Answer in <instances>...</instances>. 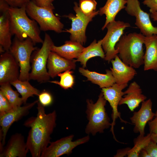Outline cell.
<instances>
[{
    "instance_id": "6da1fadb",
    "label": "cell",
    "mask_w": 157,
    "mask_h": 157,
    "mask_svg": "<svg viewBox=\"0 0 157 157\" xmlns=\"http://www.w3.org/2000/svg\"><path fill=\"white\" fill-rule=\"evenodd\" d=\"M37 104L36 116L30 117L24 124L25 126L30 128L26 143L32 157H41L51 142V135L56 126V111L47 114L44 107L39 101Z\"/></svg>"
},
{
    "instance_id": "7a4b0ae2",
    "label": "cell",
    "mask_w": 157,
    "mask_h": 157,
    "mask_svg": "<svg viewBox=\"0 0 157 157\" xmlns=\"http://www.w3.org/2000/svg\"><path fill=\"white\" fill-rule=\"evenodd\" d=\"M26 6L10 7L9 9L12 35L20 40L29 38L35 44H42L43 40L40 35V27L35 20L31 19L28 16Z\"/></svg>"
},
{
    "instance_id": "3957f363",
    "label": "cell",
    "mask_w": 157,
    "mask_h": 157,
    "mask_svg": "<svg viewBox=\"0 0 157 157\" xmlns=\"http://www.w3.org/2000/svg\"><path fill=\"white\" fill-rule=\"evenodd\" d=\"M145 37L141 33L135 32L122 35L115 47L122 61L135 69L143 64Z\"/></svg>"
},
{
    "instance_id": "277c9868",
    "label": "cell",
    "mask_w": 157,
    "mask_h": 157,
    "mask_svg": "<svg viewBox=\"0 0 157 157\" xmlns=\"http://www.w3.org/2000/svg\"><path fill=\"white\" fill-rule=\"evenodd\" d=\"M106 101L101 92L95 103L92 100L87 99L85 113L88 121L85 129L87 134L95 135L98 133H102L111 126V123L105 108Z\"/></svg>"
},
{
    "instance_id": "5b68a950",
    "label": "cell",
    "mask_w": 157,
    "mask_h": 157,
    "mask_svg": "<svg viewBox=\"0 0 157 157\" xmlns=\"http://www.w3.org/2000/svg\"><path fill=\"white\" fill-rule=\"evenodd\" d=\"M53 44L50 35L45 33L41 47L38 48L32 53L29 80H34L40 83L49 81L50 77L48 73L47 63L51 47Z\"/></svg>"
},
{
    "instance_id": "8992f818",
    "label": "cell",
    "mask_w": 157,
    "mask_h": 157,
    "mask_svg": "<svg viewBox=\"0 0 157 157\" xmlns=\"http://www.w3.org/2000/svg\"><path fill=\"white\" fill-rule=\"evenodd\" d=\"M32 40L28 38L20 40L14 38L9 51L18 62L20 68L19 79L22 81L28 80L31 67V59L33 52L38 48Z\"/></svg>"
},
{
    "instance_id": "52a82bcc",
    "label": "cell",
    "mask_w": 157,
    "mask_h": 157,
    "mask_svg": "<svg viewBox=\"0 0 157 157\" xmlns=\"http://www.w3.org/2000/svg\"><path fill=\"white\" fill-rule=\"evenodd\" d=\"M53 10L38 6L33 0H31L26 6L27 15L39 24L41 31H52L60 33L63 31L64 25L60 22V18L54 14Z\"/></svg>"
},
{
    "instance_id": "ba28073f",
    "label": "cell",
    "mask_w": 157,
    "mask_h": 157,
    "mask_svg": "<svg viewBox=\"0 0 157 157\" xmlns=\"http://www.w3.org/2000/svg\"><path fill=\"white\" fill-rule=\"evenodd\" d=\"M74 3V10L76 15L70 14L64 16L72 21L71 28L63 31L70 33V40L78 42L83 45L86 41L85 31L87 26L92 19L99 14V10L96 11L90 15H87L81 11L77 2Z\"/></svg>"
},
{
    "instance_id": "9c48e42d",
    "label": "cell",
    "mask_w": 157,
    "mask_h": 157,
    "mask_svg": "<svg viewBox=\"0 0 157 157\" xmlns=\"http://www.w3.org/2000/svg\"><path fill=\"white\" fill-rule=\"evenodd\" d=\"M130 26L129 23L120 20H115L107 25V31L102 39V43L105 54V60L109 63L118 55L115 48L116 44L123 35L124 29Z\"/></svg>"
},
{
    "instance_id": "30bf717a",
    "label": "cell",
    "mask_w": 157,
    "mask_h": 157,
    "mask_svg": "<svg viewBox=\"0 0 157 157\" xmlns=\"http://www.w3.org/2000/svg\"><path fill=\"white\" fill-rule=\"evenodd\" d=\"M73 135L63 137L53 142L42 153L40 157H59L64 155H69L72 150L78 146L88 142L89 135L73 141Z\"/></svg>"
},
{
    "instance_id": "8fae6325",
    "label": "cell",
    "mask_w": 157,
    "mask_h": 157,
    "mask_svg": "<svg viewBox=\"0 0 157 157\" xmlns=\"http://www.w3.org/2000/svg\"><path fill=\"white\" fill-rule=\"evenodd\" d=\"M125 10L129 15L136 18L135 25L141 33L145 36L157 35V27L153 26L150 18V14L142 10L138 0H126Z\"/></svg>"
},
{
    "instance_id": "7c38bea8",
    "label": "cell",
    "mask_w": 157,
    "mask_h": 157,
    "mask_svg": "<svg viewBox=\"0 0 157 157\" xmlns=\"http://www.w3.org/2000/svg\"><path fill=\"white\" fill-rule=\"evenodd\" d=\"M127 85L128 84L120 85L115 83L109 87L101 88V92L103 93L105 99L109 103L112 109V122L110 130L114 138L117 142L118 141L115 138L114 131L116 120L119 118L121 122L125 123L127 122L122 119L120 113L118 110V106L119 102L124 94V92L123 90L127 87Z\"/></svg>"
},
{
    "instance_id": "4fadbf2b",
    "label": "cell",
    "mask_w": 157,
    "mask_h": 157,
    "mask_svg": "<svg viewBox=\"0 0 157 157\" xmlns=\"http://www.w3.org/2000/svg\"><path fill=\"white\" fill-rule=\"evenodd\" d=\"M38 101L36 100L33 102L12 108L9 111L0 116V132L2 134L1 142L3 146L5 145L7 132L12 124L27 115L30 110Z\"/></svg>"
},
{
    "instance_id": "5bb4252c",
    "label": "cell",
    "mask_w": 157,
    "mask_h": 157,
    "mask_svg": "<svg viewBox=\"0 0 157 157\" xmlns=\"http://www.w3.org/2000/svg\"><path fill=\"white\" fill-rule=\"evenodd\" d=\"M20 68L19 64L9 51L0 56V85L11 83L19 79Z\"/></svg>"
},
{
    "instance_id": "9a60e30c",
    "label": "cell",
    "mask_w": 157,
    "mask_h": 157,
    "mask_svg": "<svg viewBox=\"0 0 157 157\" xmlns=\"http://www.w3.org/2000/svg\"><path fill=\"white\" fill-rule=\"evenodd\" d=\"M152 103L150 99L142 103L140 109L134 112L130 118L132 123L134 125L133 131L141 135H145V128L147 124L154 117L155 113L152 110Z\"/></svg>"
},
{
    "instance_id": "2e32d148",
    "label": "cell",
    "mask_w": 157,
    "mask_h": 157,
    "mask_svg": "<svg viewBox=\"0 0 157 157\" xmlns=\"http://www.w3.org/2000/svg\"><path fill=\"white\" fill-rule=\"evenodd\" d=\"M29 151L24 136L16 133L10 137L0 153V157H26Z\"/></svg>"
},
{
    "instance_id": "e0dca14e",
    "label": "cell",
    "mask_w": 157,
    "mask_h": 157,
    "mask_svg": "<svg viewBox=\"0 0 157 157\" xmlns=\"http://www.w3.org/2000/svg\"><path fill=\"white\" fill-rule=\"evenodd\" d=\"M76 62L74 59L65 58L51 51L47 63L48 74L50 77L54 78L60 73L67 70L75 69Z\"/></svg>"
},
{
    "instance_id": "ac0fdd59",
    "label": "cell",
    "mask_w": 157,
    "mask_h": 157,
    "mask_svg": "<svg viewBox=\"0 0 157 157\" xmlns=\"http://www.w3.org/2000/svg\"><path fill=\"white\" fill-rule=\"evenodd\" d=\"M110 62L112 65L110 70L117 84H128L137 74L135 68L123 62L118 55Z\"/></svg>"
},
{
    "instance_id": "d6986e66",
    "label": "cell",
    "mask_w": 157,
    "mask_h": 157,
    "mask_svg": "<svg viewBox=\"0 0 157 157\" xmlns=\"http://www.w3.org/2000/svg\"><path fill=\"white\" fill-rule=\"evenodd\" d=\"M124 92V94L119 102V105H126L131 112L134 111L147 98L142 94L140 86L135 81L131 83Z\"/></svg>"
},
{
    "instance_id": "ffe728a7",
    "label": "cell",
    "mask_w": 157,
    "mask_h": 157,
    "mask_svg": "<svg viewBox=\"0 0 157 157\" xmlns=\"http://www.w3.org/2000/svg\"><path fill=\"white\" fill-rule=\"evenodd\" d=\"M146 50L144 56V70L157 71V35L145 36Z\"/></svg>"
},
{
    "instance_id": "44dd1931",
    "label": "cell",
    "mask_w": 157,
    "mask_h": 157,
    "mask_svg": "<svg viewBox=\"0 0 157 157\" xmlns=\"http://www.w3.org/2000/svg\"><path fill=\"white\" fill-rule=\"evenodd\" d=\"M78 71L82 75L87 78V81L98 85L101 88L109 87L115 83L110 70L106 69L105 74L91 71L83 67H80Z\"/></svg>"
},
{
    "instance_id": "7402d4cb",
    "label": "cell",
    "mask_w": 157,
    "mask_h": 157,
    "mask_svg": "<svg viewBox=\"0 0 157 157\" xmlns=\"http://www.w3.org/2000/svg\"><path fill=\"white\" fill-rule=\"evenodd\" d=\"M83 45L80 43L72 41H66L64 44L56 46L53 44L51 47V51L65 58L73 60L77 58L84 48Z\"/></svg>"
},
{
    "instance_id": "603a6c76",
    "label": "cell",
    "mask_w": 157,
    "mask_h": 157,
    "mask_svg": "<svg viewBox=\"0 0 157 157\" xmlns=\"http://www.w3.org/2000/svg\"><path fill=\"white\" fill-rule=\"evenodd\" d=\"M127 3L126 0H107L105 5L100 8L99 14L106 16L105 23L102 28L104 30L109 23L115 20V18L118 13L125 9Z\"/></svg>"
},
{
    "instance_id": "cb8c5ba5",
    "label": "cell",
    "mask_w": 157,
    "mask_h": 157,
    "mask_svg": "<svg viewBox=\"0 0 157 157\" xmlns=\"http://www.w3.org/2000/svg\"><path fill=\"white\" fill-rule=\"evenodd\" d=\"M12 35L8 11L0 13V47L5 51H9L11 46Z\"/></svg>"
},
{
    "instance_id": "d4e9b609",
    "label": "cell",
    "mask_w": 157,
    "mask_h": 157,
    "mask_svg": "<svg viewBox=\"0 0 157 157\" xmlns=\"http://www.w3.org/2000/svg\"><path fill=\"white\" fill-rule=\"evenodd\" d=\"M102 39L97 42L94 40L88 47H85L79 56L76 60L79 62L83 68L86 67L87 61L90 58L99 56L104 59L105 54L103 49Z\"/></svg>"
},
{
    "instance_id": "484cf974",
    "label": "cell",
    "mask_w": 157,
    "mask_h": 157,
    "mask_svg": "<svg viewBox=\"0 0 157 157\" xmlns=\"http://www.w3.org/2000/svg\"><path fill=\"white\" fill-rule=\"evenodd\" d=\"M29 81H22L18 79L10 83L21 95L24 104H26L29 97L34 95L38 96L40 92L39 90L32 86Z\"/></svg>"
},
{
    "instance_id": "4316f807",
    "label": "cell",
    "mask_w": 157,
    "mask_h": 157,
    "mask_svg": "<svg viewBox=\"0 0 157 157\" xmlns=\"http://www.w3.org/2000/svg\"><path fill=\"white\" fill-rule=\"evenodd\" d=\"M10 83L0 85V91L8 100L13 108L22 106L24 104L22 99L19 97V93L12 88Z\"/></svg>"
},
{
    "instance_id": "83f0119b",
    "label": "cell",
    "mask_w": 157,
    "mask_h": 157,
    "mask_svg": "<svg viewBox=\"0 0 157 157\" xmlns=\"http://www.w3.org/2000/svg\"><path fill=\"white\" fill-rule=\"evenodd\" d=\"M151 134L149 133L146 135H140L133 140L134 146L129 150L127 155L128 157H138L140 151L144 149L151 140Z\"/></svg>"
},
{
    "instance_id": "f1b7e54d",
    "label": "cell",
    "mask_w": 157,
    "mask_h": 157,
    "mask_svg": "<svg viewBox=\"0 0 157 157\" xmlns=\"http://www.w3.org/2000/svg\"><path fill=\"white\" fill-rule=\"evenodd\" d=\"M73 71L67 70L58 74L60 77L59 81H49V82L59 85L65 90L72 88L74 84V78L72 74Z\"/></svg>"
},
{
    "instance_id": "f546056e",
    "label": "cell",
    "mask_w": 157,
    "mask_h": 157,
    "mask_svg": "<svg viewBox=\"0 0 157 157\" xmlns=\"http://www.w3.org/2000/svg\"><path fill=\"white\" fill-rule=\"evenodd\" d=\"M97 4L95 0H80L79 7L83 13L89 15L96 11Z\"/></svg>"
},
{
    "instance_id": "4dcf8cb0",
    "label": "cell",
    "mask_w": 157,
    "mask_h": 157,
    "mask_svg": "<svg viewBox=\"0 0 157 157\" xmlns=\"http://www.w3.org/2000/svg\"><path fill=\"white\" fill-rule=\"evenodd\" d=\"M38 97L39 102L44 107L50 105L53 102L51 94L47 91L44 90L40 92Z\"/></svg>"
},
{
    "instance_id": "1f68e13d",
    "label": "cell",
    "mask_w": 157,
    "mask_h": 157,
    "mask_svg": "<svg viewBox=\"0 0 157 157\" xmlns=\"http://www.w3.org/2000/svg\"><path fill=\"white\" fill-rule=\"evenodd\" d=\"M12 108L8 100L0 91V116L7 113Z\"/></svg>"
},
{
    "instance_id": "d6a6232c",
    "label": "cell",
    "mask_w": 157,
    "mask_h": 157,
    "mask_svg": "<svg viewBox=\"0 0 157 157\" xmlns=\"http://www.w3.org/2000/svg\"><path fill=\"white\" fill-rule=\"evenodd\" d=\"M144 149L150 157H157V144L151 140Z\"/></svg>"
},
{
    "instance_id": "836d02e7",
    "label": "cell",
    "mask_w": 157,
    "mask_h": 157,
    "mask_svg": "<svg viewBox=\"0 0 157 157\" xmlns=\"http://www.w3.org/2000/svg\"><path fill=\"white\" fill-rule=\"evenodd\" d=\"M10 7L20 8L26 6L31 0H5Z\"/></svg>"
},
{
    "instance_id": "e575fe53",
    "label": "cell",
    "mask_w": 157,
    "mask_h": 157,
    "mask_svg": "<svg viewBox=\"0 0 157 157\" xmlns=\"http://www.w3.org/2000/svg\"><path fill=\"white\" fill-rule=\"evenodd\" d=\"M38 6L48 8L54 9L52 4L54 0H33Z\"/></svg>"
},
{
    "instance_id": "d590c367",
    "label": "cell",
    "mask_w": 157,
    "mask_h": 157,
    "mask_svg": "<svg viewBox=\"0 0 157 157\" xmlns=\"http://www.w3.org/2000/svg\"><path fill=\"white\" fill-rule=\"evenodd\" d=\"M150 133H157V109L155 113V116L151 120L148 122Z\"/></svg>"
},
{
    "instance_id": "8d00e7d4",
    "label": "cell",
    "mask_w": 157,
    "mask_h": 157,
    "mask_svg": "<svg viewBox=\"0 0 157 157\" xmlns=\"http://www.w3.org/2000/svg\"><path fill=\"white\" fill-rule=\"evenodd\" d=\"M143 3L149 8L150 13L157 11V0H144Z\"/></svg>"
},
{
    "instance_id": "74e56055",
    "label": "cell",
    "mask_w": 157,
    "mask_h": 157,
    "mask_svg": "<svg viewBox=\"0 0 157 157\" xmlns=\"http://www.w3.org/2000/svg\"><path fill=\"white\" fill-rule=\"evenodd\" d=\"M131 149L129 147H126L122 149H118L115 155L114 156L115 157H123L127 156L128 152Z\"/></svg>"
},
{
    "instance_id": "f35d334b",
    "label": "cell",
    "mask_w": 157,
    "mask_h": 157,
    "mask_svg": "<svg viewBox=\"0 0 157 157\" xmlns=\"http://www.w3.org/2000/svg\"><path fill=\"white\" fill-rule=\"evenodd\" d=\"M10 6L5 0H0V12L8 11Z\"/></svg>"
},
{
    "instance_id": "ab89813d",
    "label": "cell",
    "mask_w": 157,
    "mask_h": 157,
    "mask_svg": "<svg viewBox=\"0 0 157 157\" xmlns=\"http://www.w3.org/2000/svg\"><path fill=\"white\" fill-rule=\"evenodd\" d=\"M139 157H150L146 150L144 149H142L140 151Z\"/></svg>"
},
{
    "instance_id": "60d3db41",
    "label": "cell",
    "mask_w": 157,
    "mask_h": 157,
    "mask_svg": "<svg viewBox=\"0 0 157 157\" xmlns=\"http://www.w3.org/2000/svg\"><path fill=\"white\" fill-rule=\"evenodd\" d=\"M150 17L153 21L157 22V11L151 13Z\"/></svg>"
},
{
    "instance_id": "b9f144b4",
    "label": "cell",
    "mask_w": 157,
    "mask_h": 157,
    "mask_svg": "<svg viewBox=\"0 0 157 157\" xmlns=\"http://www.w3.org/2000/svg\"><path fill=\"white\" fill-rule=\"evenodd\" d=\"M151 140L157 144V133H151Z\"/></svg>"
}]
</instances>
